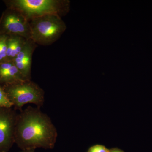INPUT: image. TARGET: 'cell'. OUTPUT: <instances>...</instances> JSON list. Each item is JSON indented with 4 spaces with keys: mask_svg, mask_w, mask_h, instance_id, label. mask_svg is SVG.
I'll use <instances>...</instances> for the list:
<instances>
[{
    "mask_svg": "<svg viewBox=\"0 0 152 152\" xmlns=\"http://www.w3.org/2000/svg\"><path fill=\"white\" fill-rule=\"evenodd\" d=\"M58 133L50 118L40 108L28 107L18 114L15 142L22 151L38 148L52 149Z\"/></svg>",
    "mask_w": 152,
    "mask_h": 152,
    "instance_id": "cell-1",
    "label": "cell"
},
{
    "mask_svg": "<svg viewBox=\"0 0 152 152\" xmlns=\"http://www.w3.org/2000/svg\"><path fill=\"white\" fill-rule=\"evenodd\" d=\"M24 80L13 62L6 61L0 64V86H3Z\"/></svg>",
    "mask_w": 152,
    "mask_h": 152,
    "instance_id": "cell-8",
    "label": "cell"
},
{
    "mask_svg": "<svg viewBox=\"0 0 152 152\" xmlns=\"http://www.w3.org/2000/svg\"><path fill=\"white\" fill-rule=\"evenodd\" d=\"M110 150L102 145H97L91 147L88 152H110Z\"/></svg>",
    "mask_w": 152,
    "mask_h": 152,
    "instance_id": "cell-12",
    "label": "cell"
},
{
    "mask_svg": "<svg viewBox=\"0 0 152 152\" xmlns=\"http://www.w3.org/2000/svg\"><path fill=\"white\" fill-rule=\"evenodd\" d=\"M18 114L11 108L0 107V152H8L13 145Z\"/></svg>",
    "mask_w": 152,
    "mask_h": 152,
    "instance_id": "cell-6",
    "label": "cell"
},
{
    "mask_svg": "<svg viewBox=\"0 0 152 152\" xmlns=\"http://www.w3.org/2000/svg\"><path fill=\"white\" fill-rule=\"evenodd\" d=\"M8 36L0 35V64L7 61V40Z\"/></svg>",
    "mask_w": 152,
    "mask_h": 152,
    "instance_id": "cell-10",
    "label": "cell"
},
{
    "mask_svg": "<svg viewBox=\"0 0 152 152\" xmlns=\"http://www.w3.org/2000/svg\"><path fill=\"white\" fill-rule=\"evenodd\" d=\"M27 40L19 36H8L7 40V61H12L24 46Z\"/></svg>",
    "mask_w": 152,
    "mask_h": 152,
    "instance_id": "cell-9",
    "label": "cell"
},
{
    "mask_svg": "<svg viewBox=\"0 0 152 152\" xmlns=\"http://www.w3.org/2000/svg\"><path fill=\"white\" fill-rule=\"evenodd\" d=\"M13 104L8 97L2 86H0V107L11 108Z\"/></svg>",
    "mask_w": 152,
    "mask_h": 152,
    "instance_id": "cell-11",
    "label": "cell"
},
{
    "mask_svg": "<svg viewBox=\"0 0 152 152\" xmlns=\"http://www.w3.org/2000/svg\"><path fill=\"white\" fill-rule=\"evenodd\" d=\"M110 152H123L122 151H120V150L118 149H114L112 150V151H110Z\"/></svg>",
    "mask_w": 152,
    "mask_h": 152,
    "instance_id": "cell-14",
    "label": "cell"
},
{
    "mask_svg": "<svg viewBox=\"0 0 152 152\" xmlns=\"http://www.w3.org/2000/svg\"><path fill=\"white\" fill-rule=\"evenodd\" d=\"M37 47L31 39L28 40L21 51L13 61L25 80H31L32 59Z\"/></svg>",
    "mask_w": 152,
    "mask_h": 152,
    "instance_id": "cell-7",
    "label": "cell"
},
{
    "mask_svg": "<svg viewBox=\"0 0 152 152\" xmlns=\"http://www.w3.org/2000/svg\"><path fill=\"white\" fill-rule=\"evenodd\" d=\"M15 109L21 111L23 106L34 104L40 108L45 101V92L39 85L27 80L2 86Z\"/></svg>",
    "mask_w": 152,
    "mask_h": 152,
    "instance_id": "cell-4",
    "label": "cell"
},
{
    "mask_svg": "<svg viewBox=\"0 0 152 152\" xmlns=\"http://www.w3.org/2000/svg\"><path fill=\"white\" fill-rule=\"evenodd\" d=\"M31 39L37 45H50L64 32L66 25L61 17L57 15H47L29 20Z\"/></svg>",
    "mask_w": 152,
    "mask_h": 152,
    "instance_id": "cell-3",
    "label": "cell"
},
{
    "mask_svg": "<svg viewBox=\"0 0 152 152\" xmlns=\"http://www.w3.org/2000/svg\"><path fill=\"white\" fill-rule=\"evenodd\" d=\"M21 152H35V150H27L22 151Z\"/></svg>",
    "mask_w": 152,
    "mask_h": 152,
    "instance_id": "cell-13",
    "label": "cell"
},
{
    "mask_svg": "<svg viewBox=\"0 0 152 152\" xmlns=\"http://www.w3.org/2000/svg\"><path fill=\"white\" fill-rule=\"evenodd\" d=\"M8 8L22 14L28 20L47 15H57L61 17L69 10L70 1L67 0H5Z\"/></svg>",
    "mask_w": 152,
    "mask_h": 152,
    "instance_id": "cell-2",
    "label": "cell"
},
{
    "mask_svg": "<svg viewBox=\"0 0 152 152\" xmlns=\"http://www.w3.org/2000/svg\"><path fill=\"white\" fill-rule=\"evenodd\" d=\"M0 35L19 36L30 39L29 22L18 11L7 8L0 18Z\"/></svg>",
    "mask_w": 152,
    "mask_h": 152,
    "instance_id": "cell-5",
    "label": "cell"
}]
</instances>
